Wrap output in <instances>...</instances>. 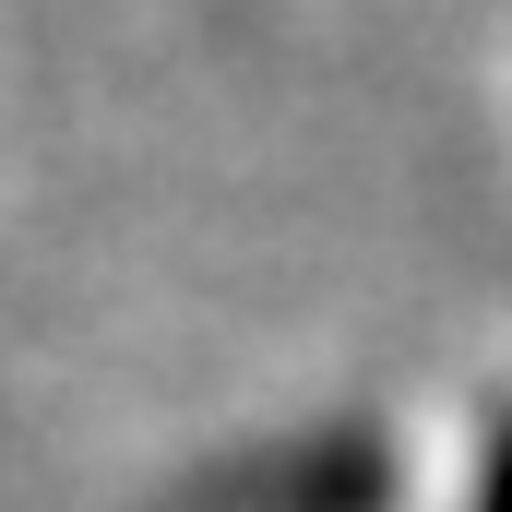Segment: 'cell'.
<instances>
[{
    "label": "cell",
    "instance_id": "1",
    "mask_svg": "<svg viewBox=\"0 0 512 512\" xmlns=\"http://www.w3.org/2000/svg\"><path fill=\"white\" fill-rule=\"evenodd\" d=\"M477 512H512V429L489 441V477H477Z\"/></svg>",
    "mask_w": 512,
    "mask_h": 512
}]
</instances>
